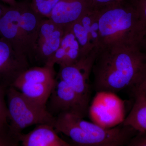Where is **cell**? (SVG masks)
<instances>
[{
	"label": "cell",
	"mask_w": 146,
	"mask_h": 146,
	"mask_svg": "<svg viewBox=\"0 0 146 146\" xmlns=\"http://www.w3.org/2000/svg\"><path fill=\"white\" fill-rule=\"evenodd\" d=\"M146 70V54L138 45L99 49L93 65V89L117 93L131 89Z\"/></svg>",
	"instance_id": "1"
},
{
	"label": "cell",
	"mask_w": 146,
	"mask_h": 146,
	"mask_svg": "<svg viewBox=\"0 0 146 146\" xmlns=\"http://www.w3.org/2000/svg\"><path fill=\"white\" fill-rule=\"evenodd\" d=\"M98 11V50L118 46L139 45L144 37L139 15L129 0Z\"/></svg>",
	"instance_id": "2"
},
{
	"label": "cell",
	"mask_w": 146,
	"mask_h": 146,
	"mask_svg": "<svg viewBox=\"0 0 146 146\" xmlns=\"http://www.w3.org/2000/svg\"><path fill=\"white\" fill-rule=\"evenodd\" d=\"M6 98L9 123L16 133L39 124H50L54 126L55 117L47 111L46 107L29 100L13 86L7 88Z\"/></svg>",
	"instance_id": "3"
},
{
	"label": "cell",
	"mask_w": 146,
	"mask_h": 146,
	"mask_svg": "<svg viewBox=\"0 0 146 146\" xmlns=\"http://www.w3.org/2000/svg\"><path fill=\"white\" fill-rule=\"evenodd\" d=\"M96 92L88 109L92 122L106 129L122 124L126 117L125 102L111 91Z\"/></svg>",
	"instance_id": "4"
},
{
	"label": "cell",
	"mask_w": 146,
	"mask_h": 146,
	"mask_svg": "<svg viewBox=\"0 0 146 146\" xmlns=\"http://www.w3.org/2000/svg\"><path fill=\"white\" fill-rule=\"evenodd\" d=\"M98 50L95 49L75 64L59 67V70L56 74L57 77L70 86L88 109L91 101L90 77Z\"/></svg>",
	"instance_id": "5"
},
{
	"label": "cell",
	"mask_w": 146,
	"mask_h": 146,
	"mask_svg": "<svg viewBox=\"0 0 146 146\" xmlns=\"http://www.w3.org/2000/svg\"><path fill=\"white\" fill-rule=\"evenodd\" d=\"M46 106L47 111L54 117L63 113H70L84 118L88 114V109L74 91L56 76Z\"/></svg>",
	"instance_id": "6"
},
{
	"label": "cell",
	"mask_w": 146,
	"mask_h": 146,
	"mask_svg": "<svg viewBox=\"0 0 146 146\" xmlns=\"http://www.w3.org/2000/svg\"><path fill=\"white\" fill-rule=\"evenodd\" d=\"M66 27L44 18L39 28L33 62L44 66L59 48Z\"/></svg>",
	"instance_id": "7"
},
{
	"label": "cell",
	"mask_w": 146,
	"mask_h": 146,
	"mask_svg": "<svg viewBox=\"0 0 146 146\" xmlns=\"http://www.w3.org/2000/svg\"><path fill=\"white\" fill-rule=\"evenodd\" d=\"M28 58L0 37V84L8 88L30 67Z\"/></svg>",
	"instance_id": "8"
},
{
	"label": "cell",
	"mask_w": 146,
	"mask_h": 146,
	"mask_svg": "<svg viewBox=\"0 0 146 146\" xmlns=\"http://www.w3.org/2000/svg\"><path fill=\"white\" fill-rule=\"evenodd\" d=\"M21 11L22 2H18L15 5H8L0 19V37L8 42L16 51L28 58L20 27Z\"/></svg>",
	"instance_id": "9"
},
{
	"label": "cell",
	"mask_w": 146,
	"mask_h": 146,
	"mask_svg": "<svg viewBox=\"0 0 146 146\" xmlns=\"http://www.w3.org/2000/svg\"><path fill=\"white\" fill-rule=\"evenodd\" d=\"M44 18L36 13L29 2H22L20 27L30 63H32L36 49L39 28Z\"/></svg>",
	"instance_id": "10"
},
{
	"label": "cell",
	"mask_w": 146,
	"mask_h": 146,
	"mask_svg": "<svg viewBox=\"0 0 146 146\" xmlns=\"http://www.w3.org/2000/svg\"><path fill=\"white\" fill-rule=\"evenodd\" d=\"M83 57L79 44L70 26L65 29L59 48L45 65L68 66L75 64Z\"/></svg>",
	"instance_id": "11"
},
{
	"label": "cell",
	"mask_w": 146,
	"mask_h": 146,
	"mask_svg": "<svg viewBox=\"0 0 146 146\" xmlns=\"http://www.w3.org/2000/svg\"><path fill=\"white\" fill-rule=\"evenodd\" d=\"M91 10L89 0H60L54 8L50 19L67 27Z\"/></svg>",
	"instance_id": "12"
},
{
	"label": "cell",
	"mask_w": 146,
	"mask_h": 146,
	"mask_svg": "<svg viewBox=\"0 0 146 146\" xmlns=\"http://www.w3.org/2000/svg\"><path fill=\"white\" fill-rule=\"evenodd\" d=\"M21 145L23 146H71L58 135L53 125L42 123L36 125L33 130L25 134L19 133Z\"/></svg>",
	"instance_id": "13"
},
{
	"label": "cell",
	"mask_w": 146,
	"mask_h": 146,
	"mask_svg": "<svg viewBox=\"0 0 146 146\" xmlns=\"http://www.w3.org/2000/svg\"><path fill=\"white\" fill-rule=\"evenodd\" d=\"M54 127L65 134L78 146H97L96 141L75 122L70 113L60 114L55 117Z\"/></svg>",
	"instance_id": "14"
},
{
	"label": "cell",
	"mask_w": 146,
	"mask_h": 146,
	"mask_svg": "<svg viewBox=\"0 0 146 146\" xmlns=\"http://www.w3.org/2000/svg\"><path fill=\"white\" fill-rule=\"evenodd\" d=\"M54 82L49 83L15 82L11 86L18 89L29 100L39 105L46 107V105Z\"/></svg>",
	"instance_id": "15"
},
{
	"label": "cell",
	"mask_w": 146,
	"mask_h": 146,
	"mask_svg": "<svg viewBox=\"0 0 146 146\" xmlns=\"http://www.w3.org/2000/svg\"><path fill=\"white\" fill-rule=\"evenodd\" d=\"M56 74L54 66L48 65L35 66L30 67L22 73L15 82L35 83H52L55 80Z\"/></svg>",
	"instance_id": "16"
},
{
	"label": "cell",
	"mask_w": 146,
	"mask_h": 146,
	"mask_svg": "<svg viewBox=\"0 0 146 146\" xmlns=\"http://www.w3.org/2000/svg\"><path fill=\"white\" fill-rule=\"evenodd\" d=\"M122 124L137 131L146 130V100H134L132 108Z\"/></svg>",
	"instance_id": "17"
},
{
	"label": "cell",
	"mask_w": 146,
	"mask_h": 146,
	"mask_svg": "<svg viewBox=\"0 0 146 146\" xmlns=\"http://www.w3.org/2000/svg\"><path fill=\"white\" fill-rule=\"evenodd\" d=\"M70 27L79 44L84 57L96 49L92 44L86 29L79 19L72 24Z\"/></svg>",
	"instance_id": "18"
},
{
	"label": "cell",
	"mask_w": 146,
	"mask_h": 146,
	"mask_svg": "<svg viewBox=\"0 0 146 146\" xmlns=\"http://www.w3.org/2000/svg\"><path fill=\"white\" fill-rule=\"evenodd\" d=\"M60 0H30L29 4L33 10L43 18H50L54 8Z\"/></svg>",
	"instance_id": "19"
},
{
	"label": "cell",
	"mask_w": 146,
	"mask_h": 146,
	"mask_svg": "<svg viewBox=\"0 0 146 146\" xmlns=\"http://www.w3.org/2000/svg\"><path fill=\"white\" fill-rule=\"evenodd\" d=\"M19 133L15 132L9 123L0 126V146H19L21 144Z\"/></svg>",
	"instance_id": "20"
},
{
	"label": "cell",
	"mask_w": 146,
	"mask_h": 146,
	"mask_svg": "<svg viewBox=\"0 0 146 146\" xmlns=\"http://www.w3.org/2000/svg\"><path fill=\"white\" fill-rule=\"evenodd\" d=\"M7 89L0 84V126L9 123L8 108L5 100Z\"/></svg>",
	"instance_id": "21"
},
{
	"label": "cell",
	"mask_w": 146,
	"mask_h": 146,
	"mask_svg": "<svg viewBox=\"0 0 146 146\" xmlns=\"http://www.w3.org/2000/svg\"><path fill=\"white\" fill-rule=\"evenodd\" d=\"M138 12L141 21L144 37L146 36V0H129Z\"/></svg>",
	"instance_id": "22"
},
{
	"label": "cell",
	"mask_w": 146,
	"mask_h": 146,
	"mask_svg": "<svg viewBox=\"0 0 146 146\" xmlns=\"http://www.w3.org/2000/svg\"><path fill=\"white\" fill-rule=\"evenodd\" d=\"M131 91L134 100H146V70L141 80Z\"/></svg>",
	"instance_id": "23"
},
{
	"label": "cell",
	"mask_w": 146,
	"mask_h": 146,
	"mask_svg": "<svg viewBox=\"0 0 146 146\" xmlns=\"http://www.w3.org/2000/svg\"><path fill=\"white\" fill-rule=\"evenodd\" d=\"M123 1V0H89V1L92 10H99Z\"/></svg>",
	"instance_id": "24"
},
{
	"label": "cell",
	"mask_w": 146,
	"mask_h": 146,
	"mask_svg": "<svg viewBox=\"0 0 146 146\" xmlns=\"http://www.w3.org/2000/svg\"><path fill=\"white\" fill-rule=\"evenodd\" d=\"M128 146H146V130L138 131L131 138Z\"/></svg>",
	"instance_id": "25"
},
{
	"label": "cell",
	"mask_w": 146,
	"mask_h": 146,
	"mask_svg": "<svg viewBox=\"0 0 146 146\" xmlns=\"http://www.w3.org/2000/svg\"><path fill=\"white\" fill-rule=\"evenodd\" d=\"M138 46L141 50L146 54V36L143 37Z\"/></svg>",
	"instance_id": "26"
},
{
	"label": "cell",
	"mask_w": 146,
	"mask_h": 146,
	"mask_svg": "<svg viewBox=\"0 0 146 146\" xmlns=\"http://www.w3.org/2000/svg\"><path fill=\"white\" fill-rule=\"evenodd\" d=\"M0 1L9 6L15 5L18 3L16 0H0Z\"/></svg>",
	"instance_id": "27"
},
{
	"label": "cell",
	"mask_w": 146,
	"mask_h": 146,
	"mask_svg": "<svg viewBox=\"0 0 146 146\" xmlns=\"http://www.w3.org/2000/svg\"><path fill=\"white\" fill-rule=\"evenodd\" d=\"M8 5H5L0 1V19L1 18L3 14L5 12L6 9L7 8Z\"/></svg>",
	"instance_id": "28"
}]
</instances>
